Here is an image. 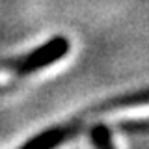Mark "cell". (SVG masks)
Listing matches in <instances>:
<instances>
[{
  "instance_id": "cell-1",
  "label": "cell",
  "mask_w": 149,
  "mask_h": 149,
  "mask_svg": "<svg viewBox=\"0 0 149 149\" xmlns=\"http://www.w3.org/2000/svg\"><path fill=\"white\" fill-rule=\"evenodd\" d=\"M67 52H69V41L62 36H56L47 43L39 45L30 54L21 56L13 63H9V71L17 77H26V74H32L39 69H45L49 65L56 63Z\"/></svg>"
},
{
  "instance_id": "cell-2",
  "label": "cell",
  "mask_w": 149,
  "mask_h": 149,
  "mask_svg": "<svg viewBox=\"0 0 149 149\" xmlns=\"http://www.w3.org/2000/svg\"><path fill=\"white\" fill-rule=\"evenodd\" d=\"M80 127H82V119H71L63 125H56V127H50L43 132L36 134L34 138H30L19 149H56L67 140L77 136Z\"/></svg>"
},
{
  "instance_id": "cell-3",
  "label": "cell",
  "mask_w": 149,
  "mask_h": 149,
  "mask_svg": "<svg viewBox=\"0 0 149 149\" xmlns=\"http://www.w3.org/2000/svg\"><path fill=\"white\" fill-rule=\"evenodd\" d=\"M90 138H91L95 149H114L112 132H110V129L102 123H97L90 129Z\"/></svg>"
}]
</instances>
